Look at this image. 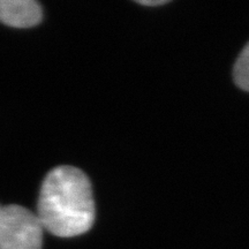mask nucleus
Masks as SVG:
<instances>
[{
    "label": "nucleus",
    "mask_w": 249,
    "mask_h": 249,
    "mask_svg": "<svg viewBox=\"0 0 249 249\" xmlns=\"http://www.w3.org/2000/svg\"><path fill=\"white\" fill-rule=\"evenodd\" d=\"M136 2L143 6H151V7H155V6L166 5L167 2H170V0H140V1Z\"/></svg>",
    "instance_id": "obj_5"
},
{
    "label": "nucleus",
    "mask_w": 249,
    "mask_h": 249,
    "mask_svg": "<svg viewBox=\"0 0 249 249\" xmlns=\"http://www.w3.org/2000/svg\"><path fill=\"white\" fill-rule=\"evenodd\" d=\"M43 229L37 216L17 204H0V249H42Z\"/></svg>",
    "instance_id": "obj_2"
},
{
    "label": "nucleus",
    "mask_w": 249,
    "mask_h": 249,
    "mask_svg": "<svg viewBox=\"0 0 249 249\" xmlns=\"http://www.w3.org/2000/svg\"><path fill=\"white\" fill-rule=\"evenodd\" d=\"M43 12L34 0H0V22L14 28H30L42 21Z\"/></svg>",
    "instance_id": "obj_3"
},
{
    "label": "nucleus",
    "mask_w": 249,
    "mask_h": 249,
    "mask_svg": "<svg viewBox=\"0 0 249 249\" xmlns=\"http://www.w3.org/2000/svg\"><path fill=\"white\" fill-rule=\"evenodd\" d=\"M43 230L60 238L88 232L95 222V203L88 177L74 166L61 165L45 177L37 203Z\"/></svg>",
    "instance_id": "obj_1"
},
{
    "label": "nucleus",
    "mask_w": 249,
    "mask_h": 249,
    "mask_svg": "<svg viewBox=\"0 0 249 249\" xmlns=\"http://www.w3.org/2000/svg\"><path fill=\"white\" fill-rule=\"evenodd\" d=\"M233 75L236 86L245 91H249V43L236 59Z\"/></svg>",
    "instance_id": "obj_4"
}]
</instances>
